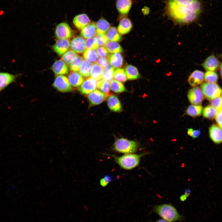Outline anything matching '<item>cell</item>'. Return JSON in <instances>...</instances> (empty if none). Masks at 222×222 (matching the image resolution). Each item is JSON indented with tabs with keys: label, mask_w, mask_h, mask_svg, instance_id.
<instances>
[{
	"label": "cell",
	"mask_w": 222,
	"mask_h": 222,
	"mask_svg": "<svg viewBox=\"0 0 222 222\" xmlns=\"http://www.w3.org/2000/svg\"><path fill=\"white\" fill-rule=\"evenodd\" d=\"M202 8L200 0H167L165 11L175 22L187 24L197 19L202 12Z\"/></svg>",
	"instance_id": "1"
},
{
	"label": "cell",
	"mask_w": 222,
	"mask_h": 222,
	"mask_svg": "<svg viewBox=\"0 0 222 222\" xmlns=\"http://www.w3.org/2000/svg\"><path fill=\"white\" fill-rule=\"evenodd\" d=\"M145 153L140 154H129L121 156L109 154L122 168L125 170H132L138 166L140 158Z\"/></svg>",
	"instance_id": "2"
},
{
	"label": "cell",
	"mask_w": 222,
	"mask_h": 222,
	"mask_svg": "<svg viewBox=\"0 0 222 222\" xmlns=\"http://www.w3.org/2000/svg\"><path fill=\"white\" fill-rule=\"evenodd\" d=\"M154 211L162 219L169 222H174L182 219L177 209L172 205L163 204L155 206Z\"/></svg>",
	"instance_id": "3"
},
{
	"label": "cell",
	"mask_w": 222,
	"mask_h": 222,
	"mask_svg": "<svg viewBox=\"0 0 222 222\" xmlns=\"http://www.w3.org/2000/svg\"><path fill=\"white\" fill-rule=\"evenodd\" d=\"M138 147V143L136 141L119 138L115 141L113 150L116 152L124 154H133L137 151Z\"/></svg>",
	"instance_id": "4"
},
{
	"label": "cell",
	"mask_w": 222,
	"mask_h": 222,
	"mask_svg": "<svg viewBox=\"0 0 222 222\" xmlns=\"http://www.w3.org/2000/svg\"><path fill=\"white\" fill-rule=\"evenodd\" d=\"M201 88L204 95L209 100L220 96L221 94L222 89L216 83H204Z\"/></svg>",
	"instance_id": "5"
},
{
	"label": "cell",
	"mask_w": 222,
	"mask_h": 222,
	"mask_svg": "<svg viewBox=\"0 0 222 222\" xmlns=\"http://www.w3.org/2000/svg\"><path fill=\"white\" fill-rule=\"evenodd\" d=\"M52 86L57 91L62 92H71L73 90L68 78L64 75H57L55 78Z\"/></svg>",
	"instance_id": "6"
},
{
	"label": "cell",
	"mask_w": 222,
	"mask_h": 222,
	"mask_svg": "<svg viewBox=\"0 0 222 222\" xmlns=\"http://www.w3.org/2000/svg\"><path fill=\"white\" fill-rule=\"evenodd\" d=\"M55 32L56 38L58 39H68L73 35V32L71 27L65 22H62L58 24L56 27Z\"/></svg>",
	"instance_id": "7"
},
{
	"label": "cell",
	"mask_w": 222,
	"mask_h": 222,
	"mask_svg": "<svg viewBox=\"0 0 222 222\" xmlns=\"http://www.w3.org/2000/svg\"><path fill=\"white\" fill-rule=\"evenodd\" d=\"M187 97L189 101L193 105H199L203 100L204 94L201 88L195 87L189 90Z\"/></svg>",
	"instance_id": "8"
},
{
	"label": "cell",
	"mask_w": 222,
	"mask_h": 222,
	"mask_svg": "<svg viewBox=\"0 0 222 222\" xmlns=\"http://www.w3.org/2000/svg\"><path fill=\"white\" fill-rule=\"evenodd\" d=\"M18 76V74L0 72V92L10 84L15 82Z\"/></svg>",
	"instance_id": "9"
},
{
	"label": "cell",
	"mask_w": 222,
	"mask_h": 222,
	"mask_svg": "<svg viewBox=\"0 0 222 222\" xmlns=\"http://www.w3.org/2000/svg\"><path fill=\"white\" fill-rule=\"evenodd\" d=\"M97 80L92 77H88L79 87V91L82 94L87 95L94 91L97 87Z\"/></svg>",
	"instance_id": "10"
},
{
	"label": "cell",
	"mask_w": 222,
	"mask_h": 222,
	"mask_svg": "<svg viewBox=\"0 0 222 222\" xmlns=\"http://www.w3.org/2000/svg\"><path fill=\"white\" fill-rule=\"evenodd\" d=\"M70 46V42L68 39H61L56 42L52 48L57 54L61 56L68 50Z\"/></svg>",
	"instance_id": "11"
},
{
	"label": "cell",
	"mask_w": 222,
	"mask_h": 222,
	"mask_svg": "<svg viewBox=\"0 0 222 222\" xmlns=\"http://www.w3.org/2000/svg\"><path fill=\"white\" fill-rule=\"evenodd\" d=\"M107 97L104 93L97 90L92 91L88 96L89 102L92 105L101 104L105 100Z\"/></svg>",
	"instance_id": "12"
},
{
	"label": "cell",
	"mask_w": 222,
	"mask_h": 222,
	"mask_svg": "<svg viewBox=\"0 0 222 222\" xmlns=\"http://www.w3.org/2000/svg\"><path fill=\"white\" fill-rule=\"evenodd\" d=\"M70 47L72 50L76 52L82 53L85 49V40L82 37H76L72 40Z\"/></svg>",
	"instance_id": "13"
},
{
	"label": "cell",
	"mask_w": 222,
	"mask_h": 222,
	"mask_svg": "<svg viewBox=\"0 0 222 222\" xmlns=\"http://www.w3.org/2000/svg\"><path fill=\"white\" fill-rule=\"evenodd\" d=\"M219 61L214 55L208 57L202 64L203 67L207 71H215L219 66Z\"/></svg>",
	"instance_id": "14"
},
{
	"label": "cell",
	"mask_w": 222,
	"mask_h": 222,
	"mask_svg": "<svg viewBox=\"0 0 222 222\" xmlns=\"http://www.w3.org/2000/svg\"><path fill=\"white\" fill-rule=\"evenodd\" d=\"M204 79V74L202 71L195 70L190 75L188 81L192 86H196L201 84Z\"/></svg>",
	"instance_id": "15"
},
{
	"label": "cell",
	"mask_w": 222,
	"mask_h": 222,
	"mask_svg": "<svg viewBox=\"0 0 222 222\" xmlns=\"http://www.w3.org/2000/svg\"><path fill=\"white\" fill-rule=\"evenodd\" d=\"M72 22L76 28L82 30L89 24L91 21L87 14L83 13L75 16L73 18Z\"/></svg>",
	"instance_id": "16"
},
{
	"label": "cell",
	"mask_w": 222,
	"mask_h": 222,
	"mask_svg": "<svg viewBox=\"0 0 222 222\" xmlns=\"http://www.w3.org/2000/svg\"><path fill=\"white\" fill-rule=\"evenodd\" d=\"M52 69L54 73L57 75H64L68 74V68L67 64L62 60L56 61L52 66Z\"/></svg>",
	"instance_id": "17"
},
{
	"label": "cell",
	"mask_w": 222,
	"mask_h": 222,
	"mask_svg": "<svg viewBox=\"0 0 222 222\" xmlns=\"http://www.w3.org/2000/svg\"><path fill=\"white\" fill-rule=\"evenodd\" d=\"M210 138L216 143L222 142V129L219 126L215 125H212L209 129Z\"/></svg>",
	"instance_id": "18"
},
{
	"label": "cell",
	"mask_w": 222,
	"mask_h": 222,
	"mask_svg": "<svg viewBox=\"0 0 222 222\" xmlns=\"http://www.w3.org/2000/svg\"><path fill=\"white\" fill-rule=\"evenodd\" d=\"M132 27V24L130 19L124 17L120 20L117 31L120 34L124 35L129 33Z\"/></svg>",
	"instance_id": "19"
},
{
	"label": "cell",
	"mask_w": 222,
	"mask_h": 222,
	"mask_svg": "<svg viewBox=\"0 0 222 222\" xmlns=\"http://www.w3.org/2000/svg\"><path fill=\"white\" fill-rule=\"evenodd\" d=\"M107 103L109 108L111 110L117 112H120L122 111L120 102L116 95H110L108 98Z\"/></svg>",
	"instance_id": "20"
},
{
	"label": "cell",
	"mask_w": 222,
	"mask_h": 222,
	"mask_svg": "<svg viewBox=\"0 0 222 222\" xmlns=\"http://www.w3.org/2000/svg\"><path fill=\"white\" fill-rule=\"evenodd\" d=\"M132 3V0H117L116 8L121 14L125 15L129 13Z\"/></svg>",
	"instance_id": "21"
},
{
	"label": "cell",
	"mask_w": 222,
	"mask_h": 222,
	"mask_svg": "<svg viewBox=\"0 0 222 222\" xmlns=\"http://www.w3.org/2000/svg\"><path fill=\"white\" fill-rule=\"evenodd\" d=\"M68 78L70 85L74 88L79 87L84 81L83 76L77 72H71Z\"/></svg>",
	"instance_id": "22"
},
{
	"label": "cell",
	"mask_w": 222,
	"mask_h": 222,
	"mask_svg": "<svg viewBox=\"0 0 222 222\" xmlns=\"http://www.w3.org/2000/svg\"><path fill=\"white\" fill-rule=\"evenodd\" d=\"M107 59L109 64L114 68H119L123 65V58L119 53L109 55Z\"/></svg>",
	"instance_id": "23"
},
{
	"label": "cell",
	"mask_w": 222,
	"mask_h": 222,
	"mask_svg": "<svg viewBox=\"0 0 222 222\" xmlns=\"http://www.w3.org/2000/svg\"><path fill=\"white\" fill-rule=\"evenodd\" d=\"M96 24L94 23H90L81 31V35L85 39H88L96 36L97 35Z\"/></svg>",
	"instance_id": "24"
},
{
	"label": "cell",
	"mask_w": 222,
	"mask_h": 222,
	"mask_svg": "<svg viewBox=\"0 0 222 222\" xmlns=\"http://www.w3.org/2000/svg\"><path fill=\"white\" fill-rule=\"evenodd\" d=\"M110 23L105 19L102 18L96 24L97 33V35H105L110 28Z\"/></svg>",
	"instance_id": "25"
},
{
	"label": "cell",
	"mask_w": 222,
	"mask_h": 222,
	"mask_svg": "<svg viewBox=\"0 0 222 222\" xmlns=\"http://www.w3.org/2000/svg\"><path fill=\"white\" fill-rule=\"evenodd\" d=\"M125 72L127 79L130 80L138 79L141 77L137 68L131 65H128L126 66Z\"/></svg>",
	"instance_id": "26"
},
{
	"label": "cell",
	"mask_w": 222,
	"mask_h": 222,
	"mask_svg": "<svg viewBox=\"0 0 222 222\" xmlns=\"http://www.w3.org/2000/svg\"><path fill=\"white\" fill-rule=\"evenodd\" d=\"M103 68L97 63L93 64L90 73L91 77L96 80H99L102 78Z\"/></svg>",
	"instance_id": "27"
},
{
	"label": "cell",
	"mask_w": 222,
	"mask_h": 222,
	"mask_svg": "<svg viewBox=\"0 0 222 222\" xmlns=\"http://www.w3.org/2000/svg\"><path fill=\"white\" fill-rule=\"evenodd\" d=\"M203 111V107L201 105H192L187 107L186 112L190 116L195 117L200 116Z\"/></svg>",
	"instance_id": "28"
},
{
	"label": "cell",
	"mask_w": 222,
	"mask_h": 222,
	"mask_svg": "<svg viewBox=\"0 0 222 222\" xmlns=\"http://www.w3.org/2000/svg\"><path fill=\"white\" fill-rule=\"evenodd\" d=\"M84 58L92 63H95L98 59V55L97 51L94 49H86L83 53Z\"/></svg>",
	"instance_id": "29"
},
{
	"label": "cell",
	"mask_w": 222,
	"mask_h": 222,
	"mask_svg": "<svg viewBox=\"0 0 222 222\" xmlns=\"http://www.w3.org/2000/svg\"><path fill=\"white\" fill-rule=\"evenodd\" d=\"M108 40L112 41L119 42L122 39V37L116 27H110L106 35Z\"/></svg>",
	"instance_id": "30"
},
{
	"label": "cell",
	"mask_w": 222,
	"mask_h": 222,
	"mask_svg": "<svg viewBox=\"0 0 222 222\" xmlns=\"http://www.w3.org/2000/svg\"><path fill=\"white\" fill-rule=\"evenodd\" d=\"M92 64L86 60H84L79 70V73L84 77H88L90 75Z\"/></svg>",
	"instance_id": "31"
},
{
	"label": "cell",
	"mask_w": 222,
	"mask_h": 222,
	"mask_svg": "<svg viewBox=\"0 0 222 222\" xmlns=\"http://www.w3.org/2000/svg\"><path fill=\"white\" fill-rule=\"evenodd\" d=\"M105 46L109 52L110 53H121L123 51L121 45L116 42L108 41Z\"/></svg>",
	"instance_id": "32"
},
{
	"label": "cell",
	"mask_w": 222,
	"mask_h": 222,
	"mask_svg": "<svg viewBox=\"0 0 222 222\" xmlns=\"http://www.w3.org/2000/svg\"><path fill=\"white\" fill-rule=\"evenodd\" d=\"M97 87L98 88L104 93L107 97L110 95V84L109 81L103 79H101L97 82Z\"/></svg>",
	"instance_id": "33"
},
{
	"label": "cell",
	"mask_w": 222,
	"mask_h": 222,
	"mask_svg": "<svg viewBox=\"0 0 222 222\" xmlns=\"http://www.w3.org/2000/svg\"><path fill=\"white\" fill-rule=\"evenodd\" d=\"M219 111L211 105H208L203 110V116L205 118L213 119L216 118Z\"/></svg>",
	"instance_id": "34"
},
{
	"label": "cell",
	"mask_w": 222,
	"mask_h": 222,
	"mask_svg": "<svg viewBox=\"0 0 222 222\" xmlns=\"http://www.w3.org/2000/svg\"><path fill=\"white\" fill-rule=\"evenodd\" d=\"M110 87L112 91L116 93H120L126 91L124 85L116 80H113L110 81Z\"/></svg>",
	"instance_id": "35"
},
{
	"label": "cell",
	"mask_w": 222,
	"mask_h": 222,
	"mask_svg": "<svg viewBox=\"0 0 222 222\" xmlns=\"http://www.w3.org/2000/svg\"><path fill=\"white\" fill-rule=\"evenodd\" d=\"M78 56L77 54L71 50H68L62 56V60L67 64H70Z\"/></svg>",
	"instance_id": "36"
},
{
	"label": "cell",
	"mask_w": 222,
	"mask_h": 222,
	"mask_svg": "<svg viewBox=\"0 0 222 222\" xmlns=\"http://www.w3.org/2000/svg\"><path fill=\"white\" fill-rule=\"evenodd\" d=\"M103 69V79L108 81L113 80L114 68L109 64Z\"/></svg>",
	"instance_id": "37"
},
{
	"label": "cell",
	"mask_w": 222,
	"mask_h": 222,
	"mask_svg": "<svg viewBox=\"0 0 222 222\" xmlns=\"http://www.w3.org/2000/svg\"><path fill=\"white\" fill-rule=\"evenodd\" d=\"M113 77L116 80L120 82H124L127 80V78L124 70L118 68L113 72Z\"/></svg>",
	"instance_id": "38"
},
{
	"label": "cell",
	"mask_w": 222,
	"mask_h": 222,
	"mask_svg": "<svg viewBox=\"0 0 222 222\" xmlns=\"http://www.w3.org/2000/svg\"><path fill=\"white\" fill-rule=\"evenodd\" d=\"M83 60L82 56H78L70 64V70L72 72L78 71Z\"/></svg>",
	"instance_id": "39"
},
{
	"label": "cell",
	"mask_w": 222,
	"mask_h": 222,
	"mask_svg": "<svg viewBox=\"0 0 222 222\" xmlns=\"http://www.w3.org/2000/svg\"><path fill=\"white\" fill-rule=\"evenodd\" d=\"M204 79L207 82L216 83L218 76L215 71H207L204 74Z\"/></svg>",
	"instance_id": "40"
},
{
	"label": "cell",
	"mask_w": 222,
	"mask_h": 222,
	"mask_svg": "<svg viewBox=\"0 0 222 222\" xmlns=\"http://www.w3.org/2000/svg\"><path fill=\"white\" fill-rule=\"evenodd\" d=\"M98 44L96 37H91L85 40V49L97 50L98 47Z\"/></svg>",
	"instance_id": "41"
},
{
	"label": "cell",
	"mask_w": 222,
	"mask_h": 222,
	"mask_svg": "<svg viewBox=\"0 0 222 222\" xmlns=\"http://www.w3.org/2000/svg\"><path fill=\"white\" fill-rule=\"evenodd\" d=\"M210 104L219 112L222 109V98L219 96L211 100Z\"/></svg>",
	"instance_id": "42"
},
{
	"label": "cell",
	"mask_w": 222,
	"mask_h": 222,
	"mask_svg": "<svg viewBox=\"0 0 222 222\" xmlns=\"http://www.w3.org/2000/svg\"><path fill=\"white\" fill-rule=\"evenodd\" d=\"M95 37L96 38L99 46H105L108 41L105 35H97Z\"/></svg>",
	"instance_id": "43"
},
{
	"label": "cell",
	"mask_w": 222,
	"mask_h": 222,
	"mask_svg": "<svg viewBox=\"0 0 222 222\" xmlns=\"http://www.w3.org/2000/svg\"><path fill=\"white\" fill-rule=\"evenodd\" d=\"M97 50L98 55L101 57L107 58L109 55V51L105 47L100 46Z\"/></svg>",
	"instance_id": "44"
},
{
	"label": "cell",
	"mask_w": 222,
	"mask_h": 222,
	"mask_svg": "<svg viewBox=\"0 0 222 222\" xmlns=\"http://www.w3.org/2000/svg\"><path fill=\"white\" fill-rule=\"evenodd\" d=\"M112 180V178L109 175H106L100 179V185L102 187H105L107 186Z\"/></svg>",
	"instance_id": "45"
},
{
	"label": "cell",
	"mask_w": 222,
	"mask_h": 222,
	"mask_svg": "<svg viewBox=\"0 0 222 222\" xmlns=\"http://www.w3.org/2000/svg\"><path fill=\"white\" fill-rule=\"evenodd\" d=\"M97 63L103 68L109 64L107 58L101 57L98 58Z\"/></svg>",
	"instance_id": "46"
},
{
	"label": "cell",
	"mask_w": 222,
	"mask_h": 222,
	"mask_svg": "<svg viewBox=\"0 0 222 222\" xmlns=\"http://www.w3.org/2000/svg\"><path fill=\"white\" fill-rule=\"evenodd\" d=\"M215 118L219 126L222 129V109L218 112Z\"/></svg>",
	"instance_id": "47"
},
{
	"label": "cell",
	"mask_w": 222,
	"mask_h": 222,
	"mask_svg": "<svg viewBox=\"0 0 222 222\" xmlns=\"http://www.w3.org/2000/svg\"><path fill=\"white\" fill-rule=\"evenodd\" d=\"M201 134V131L199 130H193L192 132L191 137L194 139L198 138Z\"/></svg>",
	"instance_id": "48"
},
{
	"label": "cell",
	"mask_w": 222,
	"mask_h": 222,
	"mask_svg": "<svg viewBox=\"0 0 222 222\" xmlns=\"http://www.w3.org/2000/svg\"><path fill=\"white\" fill-rule=\"evenodd\" d=\"M142 11L144 15H147L150 12L149 8L145 6L142 9Z\"/></svg>",
	"instance_id": "49"
},
{
	"label": "cell",
	"mask_w": 222,
	"mask_h": 222,
	"mask_svg": "<svg viewBox=\"0 0 222 222\" xmlns=\"http://www.w3.org/2000/svg\"><path fill=\"white\" fill-rule=\"evenodd\" d=\"M193 130L191 128L189 129H188L187 133V134L190 136H191L192 132Z\"/></svg>",
	"instance_id": "50"
},
{
	"label": "cell",
	"mask_w": 222,
	"mask_h": 222,
	"mask_svg": "<svg viewBox=\"0 0 222 222\" xmlns=\"http://www.w3.org/2000/svg\"><path fill=\"white\" fill-rule=\"evenodd\" d=\"M220 74L221 77H222V63H221L220 65Z\"/></svg>",
	"instance_id": "51"
},
{
	"label": "cell",
	"mask_w": 222,
	"mask_h": 222,
	"mask_svg": "<svg viewBox=\"0 0 222 222\" xmlns=\"http://www.w3.org/2000/svg\"><path fill=\"white\" fill-rule=\"evenodd\" d=\"M155 222H169L166 220L163 219H159Z\"/></svg>",
	"instance_id": "52"
},
{
	"label": "cell",
	"mask_w": 222,
	"mask_h": 222,
	"mask_svg": "<svg viewBox=\"0 0 222 222\" xmlns=\"http://www.w3.org/2000/svg\"><path fill=\"white\" fill-rule=\"evenodd\" d=\"M180 199L181 200L183 201L186 199V196L185 195H183L181 197Z\"/></svg>",
	"instance_id": "53"
},
{
	"label": "cell",
	"mask_w": 222,
	"mask_h": 222,
	"mask_svg": "<svg viewBox=\"0 0 222 222\" xmlns=\"http://www.w3.org/2000/svg\"><path fill=\"white\" fill-rule=\"evenodd\" d=\"M221 97L222 98V92H221Z\"/></svg>",
	"instance_id": "54"
}]
</instances>
